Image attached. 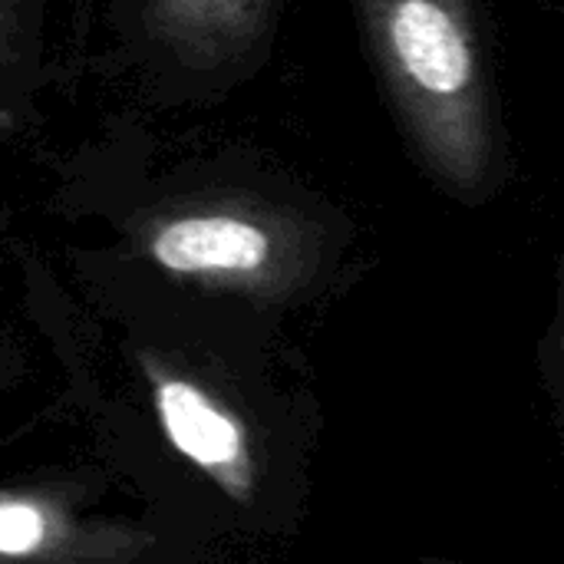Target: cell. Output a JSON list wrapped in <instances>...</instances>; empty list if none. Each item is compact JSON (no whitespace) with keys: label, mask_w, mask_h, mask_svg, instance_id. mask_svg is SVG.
<instances>
[{"label":"cell","mask_w":564,"mask_h":564,"mask_svg":"<svg viewBox=\"0 0 564 564\" xmlns=\"http://www.w3.org/2000/svg\"><path fill=\"white\" fill-rule=\"evenodd\" d=\"M360 36L397 129L453 202L506 185L496 86L473 0H354Z\"/></svg>","instance_id":"cell-1"},{"label":"cell","mask_w":564,"mask_h":564,"mask_svg":"<svg viewBox=\"0 0 564 564\" xmlns=\"http://www.w3.org/2000/svg\"><path fill=\"white\" fill-rule=\"evenodd\" d=\"M126 225L159 271L258 294L311 288L354 241L340 208L278 182L175 185L132 208Z\"/></svg>","instance_id":"cell-2"},{"label":"cell","mask_w":564,"mask_h":564,"mask_svg":"<svg viewBox=\"0 0 564 564\" xmlns=\"http://www.w3.org/2000/svg\"><path fill=\"white\" fill-rule=\"evenodd\" d=\"M142 26L178 76L228 86L268 59L278 0H142Z\"/></svg>","instance_id":"cell-3"},{"label":"cell","mask_w":564,"mask_h":564,"mask_svg":"<svg viewBox=\"0 0 564 564\" xmlns=\"http://www.w3.org/2000/svg\"><path fill=\"white\" fill-rule=\"evenodd\" d=\"M159 416L178 453L215 473H235L245 466V436L238 423L221 413L198 387L185 380H165L159 387Z\"/></svg>","instance_id":"cell-4"},{"label":"cell","mask_w":564,"mask_h":564,"mask_svg":"<svg viewBox=\"0 0 564 564\" xmlns=\"http://www.w3.org/2000/svg\"><path fill=\"white\" fill-rule=\"evenodd\" d=\"M43 539V519L30 506L0 502V555H26Z\"/></svg>","instance_id":"cell-5"},{"label":"cell","mask_w":564,"mask_h":564,"mask_svg":"<svg viewBox=\"0 0 564 564\" xmlns=\"http://www.w3.org/2000/svg\"><path fill=\"white\" fill-rule=\"evenodd\" d=\"M562 344H564V281H562Z\"/></svg>","instance_id":"cell-6"}]
</instances>
